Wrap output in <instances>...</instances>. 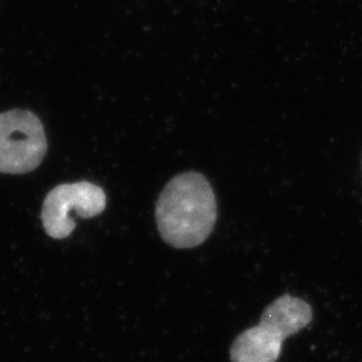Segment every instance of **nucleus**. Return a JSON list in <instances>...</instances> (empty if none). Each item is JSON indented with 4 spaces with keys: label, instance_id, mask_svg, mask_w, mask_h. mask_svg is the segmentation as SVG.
<instances>
[{
    "label": "nucleus",
    "instance_id": "1",
    "mask_svg": "<svg viewBox=\"0 0 362 362\" xmlns=\"http://www.w3.org/2000/svg\"><path fill=\"white\" fill-rule=\"evenodd\" d=\"M216 199L207 179L185 172L165 185L156 206L163 239L176 248H194L207 240L216 223Z\"/></svg>",
    "mask_w": 362,
    "mask_h": 362
},
{
    "label": "nucleus",
    "instance_id": "2",
    "mask_svg": "<svg viewBox=\"0 0 362 362\" xmlns=\"http://www.w3.org/2000/svg\"><path fill=\"white\" fill-rule=\"evenodd\" d=\"M313 320L311 306L288 294L263 311L260 322L233 341L231 362H276L286 338L297 334Z\"/></svg>",
    "mask_w": 362,
    "mask_h": 362
},
{
    "label": "nucleus",
    "instance_id": "3",
    "mask_svg": "<svg viewBox=\"0 0 362 362\" xmlns=\"http://www.w3.org/2000/svg\"><path fill=\"white\" fill-rule=\"evenodd\" d=\"M47 139L38 117L28 110L0 115V173L23 175L39 167Z\"/></svg>",
    "mask_w": 362,
    "mask_h": 362
},
{
    "label": "nucleus",
    "instance_id": "4",
    "mask_svg": "<svg viewBox=\"0 0 362 362\" xmlns=\"http://www.w3.org/2000/svg\"><path fill=\"white\" fill-rule=\"evenodd\" d=\"M106 207L105 191L89 181L61 184L52 189L42 207L45 231L52 239H65L74 231L76 223L70 218L74 211L78 216L89 219L100 215Z\"/></svg>",
    "mask_w": 362,
    "mask_h": 362
}]
</instances>
